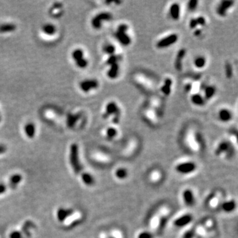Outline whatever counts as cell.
I'll return each mask as SVG.
<instances>
[{
    "label": "cell",
    "instance_id": "obj_14",
    "mask_svg": "<svg viewBox=\"0 0 238 238\" xmlns=\"http://www.w3.org/2000/svg\"><path fill=\"white\" fill-rule=\"evenodd\" d=\"M193 220V216L190 213H184L176 217L173 221V225L177 228H183L191 224Z\"/></svg>",
    "mask_w": 238,
    "mask_h": 238
},
{
    "label": "cell",
    "instance_id": "obj_32",
    "mask_svg": "<svg viewBox=\"0 0 238 238\" xmlns=\"http://www.w3.org/2000/svg\"><path fill=\"white\" fill-rule=\"evenodd\" d=\"M81 180L87 186H92L95 184L94 177L89 173H83L81 175Z\"/></svg>",
    "mask_w": 238,
    "mask_h": 238
},
{
    "label": "cell",
    "instance_id": "obj_50",
    "mask_svg": "<svg viewBox=\"0 0 238 238\" xmlns=\"http://www.w3.org/2000/svg\"><path fill=\"white\" fill-rule=\"evenodd\" d=\"M62 7V5L60 3H55L54 5L52 6L53 9H57V10H60V9Z\"/></svg>",
    "mask_w": 238,
    "mask_h": 238
},
{
    "label": "cell",
    "instance_id": "obj_34",
    "mask_svg": "<svg viewBox=\"0 0 238 238\" xmlns=\"http://www.w3.org/2000/svg\"><path fill=\"white\" fill-rule=\"evenodd\" d=\"M42 30L44 33L47 35H49V36H52V35L54 34L56 32V26L50 23H47L45 25H43Z\"/></svg>",
    "mask_w": 238,
    "mask_h": 238
},
{
    "label": "cell",
    "instance_id": "obj_25",
    "mask_svg": "<svg viewBox=\"0 0 238 238\" xmlns=\"http://www.w3.org/2000/svg\"><path fill=\"white\" fill-rule=\"evenodd\" d=\"M129 171L125 167H118L114 171V177L118 180H126L129 177Z\"/></svg>",
    "mask_w": 238,
    "mask_h": 238
},
{
    "label": "cell",
    "instance_id": "obj_42",
    "mask_svg": "<svg viewBox=\"0 0 238 238\" xmlns=\"http://www.w3.org/2000/svg\"><path fill=\"white\" fill-rule=\"evenodd\" d=\"M196 22L198 25V27L200 28H203L206 25L207 23V21L206 17H204L203 15H199L196 17H195Z\"/></svg>",
    "mask_w": 238,
    "mask_h": 238
},
{
    "label": "cell",
    "instance_id": "obj_36",
    "mask_svg": "<svg viewBox=\"0 0 238 238\" xmlns=\"http://www.w3.org/2000/svg\"><path fill=\"white\" fill-rule=\"evenodd\" d=\"M103 51L108 56L117 54V48L113 44H106L103 47Z\"/></svg>",
    "mask_w": 238,
    "mask_h": 238
},
{
    "label": "cell",
    "instance_id": "obj_16",
    "mask_svg": "<svg viewBox=\"0 0 238 238\" xmlns=\"http://www.w3.org/2000/svg\"><path fill=\"white\" fill-rule=\"evenodd\" d=\"M99 86V81L95 79H87L79 83V87L84 93H89L93 89H97Z\"/></svg>",
    "mask_w": 238,
    "mask_h": 238
},
{
    "label": "cell",
    "instance_id": "obj_30",
    "mask_svg": "<svg viewBox=\"0 0 238 238\" xmlns=\"http://www.w3.org/2000/svg\"><path fill=\"white\" fill-rule=\"evenodd\" d=\"M199 86V85H198L197 82L196 81H188L186 83H184V91L187 93H198L195 91V88L196 87Z\"/></svg>",
    "mask_w": 238,
    "mask_h": 238
},
{
    "label": "cell",
    "instance_id": "obj_39",
    "mask_svg": "<svg viewBox=\"0 0 238 238\" xmlns=\"http://www.w3.org/2000/svg\"><path fill=\"white\" fill-rule=\"evenodd\" d=\"M108 238H125V233L120 228H115L111 232V235Z\"/></svg>",
    "mask_w": 238,
    "mask_h": 238
},
{
    "label": "cell",
    "instance_id": "obj_21",
    "mask_svg": "<svg viewBox=\"0 0 238 238\" xmlns=\"http://www.w3.org/2000/svg\"><path fill=\"white\" fill-rule=\"evenodd\" d=\"M199 223L208 231L212 233L216 232L217 222L213 218L206 217L202 219Z\"/></svg>",
    "mask_w": 238,
    "mask_h": 238
},
{
    "label": "cell",
    "instance_id": "obj_9",
    "mask_svg": "<svg viewBox=\"0 0 238 238\" xmlns=\"http://www.w3.org/2000/svg\"><path fill=\"white\" fill-rule=\"evenodd\" d=\"M177 33H170L159 39L156 43V47L159 50H164L175 45L179 41Z\"/></svg>",
    "mask_w": 238,
    "mask_h": 238
},
{
    "label": "cell",
    "instance_id": "obj_49",
    "mask_svg": "<svg viewBox=\"0 0 238 238\" xmlns=\"http://www.w3.org/2000/svg\"><path fill=\"white\" fill-rule=\"evenodd\" d=\"M10 238H21V234L19 232H13L10 234Z\"/></svg>",
    "mask_w": 238,
    "mask_h": 238
},
{
    "label": "cell",
    "instance_id": "obj_41",
    "mask_svg": "<svg viewBox=\"0 0 238 238\" xmlns=\"http://www.w3.org/2000/svg\"><path fill=\"white\" fill-rule=\"evenodd\" d=\"M198 3H199V2L197 1V0H191V1H189L187 3L188 10L189 11H194L196 10L198 6Z\"/></svg>",
    "mask_w": 238,
    "mask_h": 238
},
{
    "label": "cell",
    "instance_id": "obj_48",
    "mask_svg": "<svg viewBox=\"0 0 238 238\" xmlns=\"http://www.w3.org/2000/svg\"><path fill=\"white\" fill-rule=\"evenodd\" d=\"M202 33H203V29L200 27L196 28V29L193 30V33H192L194 37H200L202 36Z\"/></svg>",
    "mask_w": 238,
    "mask_h": 238
},
{
    "label": "cell",
    "instance_id": "obj_35",
    "mask_svg": "<svg viewBox=\"0 0 238 238\" xmlns=\"http://www.w3.org/2000/svg\"><path fill=\"white\" fill-rule=\"evenodd\" d=\"M224 73L227 79H230L233 76V68L230 61H226L224 65Z\"/></svg>",
    "mask_w": 238,
    "mask_h": 238
},
{
    "label": "cell",
    "instance_id": "obj_20",
    "mask_svg": "<svg viewBox=\"0 0 238 238\" xmlns=\"http://www.w3.org/2000/svg\"><path fill=\"white\" fill-rule=\"evenodd\" d=\"M168 13L172 20L175 21H179L180 18V13H181L180 4L177 2L172 3L169 7Z\"/></svg>",
    "mask_w": 238,
    "mask_h": 238
},
{
    "label": "cell",
    "instance_id": "obj_40",
    "mask_svg": "<svg viewBox=\"0 0 238 238\" xmlns=\"http://www.w3.org/2000/svg\"><path fill=\"white\" fill-rule=\"evenodd\" d=\"M72 56L73 60L77 61L80 59L84 58V52H83V51L80 49V48H77V49H76L73 51Z\"/></svg>",
    "mask_w": 238,
    "mask_h": 238
},
{
    "label": "cell",
    "instance_id": "obj_38",
    "mask_svg": "<svg viewBox=\"0 0 238 238\" xmlns=\"http://www.w3.org/2000/svg\"><path fill=\"white\" fill-rule=\"evenodd\" d=\"M121 58V56L120 55H118V54L109 56L107 60H106L105 63L108 65H111L115 63H119V61H120Z\"/></svg>",
    "mask_w": 238,
    "mask_h": 238
},
{
    "label": "cell",
    "instance_id": "obj_51",
    "mask_svg": "<svg viewBox=\"0 0 238 238\" xmlns=\"http://www.w3.org/2000/svg\"><path fill=\"white\" fill-rule=\"evenodd\" d=\"M6 187L4 184H0V195H2V194H3L4 192L6 191Z\"/></svg>",
    "mask_w": 238,
    "mask_h": 238
},
{
    "label": "cell",
    "instance_id": "obj_6",
    "mask_svg": "<svg viewBox=\"0 0 238 238\" xmlns=\"http://www.w3.org/2000/svg\"><path fill=\"white\" fill-rule=\"evenodd\" d=\"M103 117L105 119L112 117V122L113 124L116 125H118L121 121V110L118 103L113 101L109 102L105 107Z\"/></svg>",
    "mask_w": 238,
    "mask_h": 238
},
{
    "label": "cell",
    "instance_id": "obj_47",
    "mask_svg": "<svg viewBox=\"0 0 238 238\" xmlns=\"http://www.w3.org/2000/svg\"><path fill=\"white\" fill-rule=\"evenodd\" d=\"M181 238H196L195 234H194V232L192 229L191 230H188L185 232L183 235L182 236Z\"/></svg>",
    "mask_w": 238,
    "mask_h": 238
},
{
    "label": "cell",
    "instance_id": "obj_28",
    "mask_svg": "<svg viewBox=\"0 0 238 238\" xmlns=\"http://www.w3.org/2000/svg\"><path fill=\"white\" fill-rule=\"evenodd\" d=\"M73 213V210L71 209L60 208L57 212V218L60 222H63L68 216Z\"/></svg>",
    "mask_w": 238,
    "mask_h": 238
},
{
    "label": "cell",
    "instance_id": "obj_18",
    "mask_svg": "<svg viewBox=\"0 0 238 238\" xmlns=\"http://www.w3.org/2000/svg\"><path fill=\"white\" fill-rule=\"evenodd\" d=\"M187 55V50L184 48H180L175 56L174 61V67L177 72H181L183 70V60Z\"/></svg>",
    "mask_w": 238,
    "mask_h": 238
},
{
    "label": "cell",
    "instance_id": "obj_23",
    "mask_svg": "<svg viewBox=\"0 0 238 238\" xmlns=\"http://www.w3.org/2000/svg\"><path fill=\"white\" fill-rule=\"evenodd\" d=\"M190 100L191 103L193 105H195V107H204L206 103V101L204 99L203 95L198 92L191 94Z\"/></svg>",
    "mask_w": 238,
    "mask_h": 238
},
{
    "label": "cell",
    "instance_id": "obj_17",
    "mask_svg": "<svg viewBox=\"0 0 238 238\" xmlns=\"http://www.w3.org/2000/svg\"><path fill=\"white\" fill-rule=\"evenodd\" d=\"M237 208V202L233 198H224L222 203L220 207L219 210H222L226 214H230L233 212Z\"/></svg>",
    "mask_w": 238,
    "mask_h": 238
},
{
    "label": "cell",
    "instance_id": "obj_33",
    "mask_svg": "<svg viewBox=\"0 0 238 238\" xmlns=\"http://www.w3.org/2000/svg\"><path fill=\"white\" fill-rule=\"evenodd\" d=\"M17 29V26L13 23H5L0 25V33L13 32Z\"/></svg>",
    "mask_w": 238,
    "mask_h": 238
},
{
    "label": "cell",
    "instance_id": "obj_37",
    "mask_svg": "<svg viewBox=\"0 0 238 238\" xmlns=\"http://www.w3.org/2000/svg\"><path fill=\"white\" fill-rule=\"evenodd\" d=\"M81 117L80 114H69L67 118V125L69 128H72L76 124V122Z\"/></svg>",
    "mask_w": 238,
    "mask_h": 238
},
{
    "label": "cell",
    "instance_id": "obj_10",
    "mask_svg": "<svg viewBox=\"0 0 238 238\" xmlns=\"http://www.w3.org/2000/svg\"><path fill=\"white\" fill-rule=\"evenodd\" d=\"M113 18V15L111 13L107 11L101 12L93 17L91 25L92 27L95 30H99L102 27L104 22H109Z\"/></svg>",
    "mask_w": 238,
    "mask_h": 238
},
{
    "label": "cell",
    "instance_id": "obj_15",
    "mask_svg": "<svg viewBox=\"0 0 238 238\" xmlns=\"http://www.w3.org/2000/svg\"><path fill=\"white\" fill-rule=\"evenodd\" d=\"M234 3L233 1H228V0H223L220 2L216 7L215 11L216 15L222 18L226 17L228 11L234 6Z\"/></svg>",
    "mask_w": 238,
    "mask_h": 238
},
{
    "label": "cell",
    "instance_id": "obj_53",
    "mask_svg": "<svg viewBox=\"0 0 238 238\" xmlns=\"http://www.w3.org/2000/svg\"><path fill=\"white\" fill-rule=\"evenodd\" d=\"M1 120H2V117H1V116H0V122H1Z\"/></svg>",
    "mask_w": 238,
    "mask_h": 238
},
{
    "label": "cell",
    "instance_id": "obj_31",
    "mask_svg": "<svg viewBox=\"0 0 238 238\" xmlns=\"http://www.w3.org/2000/svg\"><path fill=\"white\" fill-rule=\"evenodd\" d=\"M25 134L28 136L29 138H33L35 135V126L32 122L27 123L24 128Z\"/></svg>",
    "mask_w": 238,
    "mask_h": 238
},
{
    "label": "cell",
    "instance_id": "obj_46",
    "mask_svg": "<svg viewBox=\"0 0 238 238\" xmlns=\"http://www.w3.org/2000/svg\"><path fill=\"white\" fill-rule=\"evenodd\" d=\"M198 27V23L196 22V18L195 17H193V18H191L188 21V28L191 30H195L196 28Z\"/></svg>",
    "mask_w": 238,
    "mask_h": 238
},
{
    "label": "cell",
    "instance_id": "obj_44",
    "mask_svg": "<svg viewBox=\"0 0 238 238\" xmlns=\"http://www.w3.org/2000/svg\"><path fill=\"white\" fill-rule=\"evenodd\" d=\"M76 65L77 67L81 69H84L87 67L88 64H89V62H88V60L85 58H83L80 59L79 60L76 61Z\"/></svg>",
    "mask_w": 238,
    "mask_h": 238
},
{
    "label": "cell",
    "instance_id": "obj_12",
    "mask_svg": "<svg viewBox=\"0 0 238 238\" xmlns=\"http://www.w3.org/2000/svg\"><path fill=\"white\" fill-rule=\"evenodd\" d=\"M69 161L75 173L77 174L80 173L82 169V167L79 160L78 146L76 144H73L70 147Z\"/></svg>",
    "mask_w": 238,
    "mask_h": 238
},
{
    "label": "cell",
    "instance_id": "obj_45",
    "mask_svg": "<svg viewBox=\"0 0 238 238\" xmlns=\"http://www.w3.org/2000/svg\"><path fill=\"white\" fill-rule=\"evenodd\" d=\"M22 179V176L19 174H15L10 177V181L12 184H18Z\"/></svg>",
    "mask_w": 238,
    "mask_h": 238
},
{
    "label": "cell",
    "instance_id": "obj_11",
    "mask_svg": "<svg viewBox=\"0 0 238 238\" xmlns=\"http://www.w3.org/2000/svg\"><path fill=\"white\" fill-rule=\"evenodd\" d=\"M160 113L150 107H148L142 113L144 121L149 126H156L160 121Z\"/></svg>",
    "mask_w": 238,
    "mask_h": 238
},
{
    "label": "cell",
    "instance_id": "obj_43",
    "mask_svg": "<svg viewBox=\"0 0 238 238\" xmlns=\"http://www.w3.org/2000/svg\"><path fill=\"white\" fill-rule=\"evenodd\" d=\"M136 238H153V235L151 232L144 230L138 232Z\"/></svg>",
    "mask_w": 238,
    "mask_h": 238
},
{
    "label": "cell",
    "instance_id": "obj_26",
    "mask_svg": "<svg viewBox=\"0 0 238 238\" xmlns=\"http://www.w3.org/2000/svg\"><path fill=\"white\" fill-rule=\"evenodd\" d=\"M120 65L119 63H115L109 65V69L107 72V76L110 79L114 80V79H117L120 73Z\"/></svg>",
    "mask_w": 238,
    "mask_h": 238
},
{
    "label": "cell",
    "instance_id": "obj_5",
    "mask_svg": "<svg viewBox=\"0 0 238 238\" xmlns=\"http://www.w3.org/2000/svg\"><path fill=\"white\" fill-rule=\"evenodd\" d=\"M129 26L126 23H121L117 26L114 37L121 45L125 47L129 46L132 42V38L129 33Z\"/></svg>",
    "mask_w": 238,
    "mask_h": 238
},
{
    "label": "cell",
    "instance_id": "obj_1",
    "mask_svg": "<svg viewBox=\"0 0 238 238\" xmlns=\"http://www.w3.org/2000/svg\"><path fill=\"white\" fill-rule=\"evenodd\" d=\"M172 213L171 206L161 203L156 206L149 213L146 218L147 226L152 233L161 234L164 231Z\"/></svg>",
    "mask_w": 238,
    "mask_h": 238
},
{
    "label": "cell",
    "instance_id": "obj_13",
    "mask_svg": "<svg viewBox=\"0 0 238 238\" xmlns=\"http://www.w3.org/2000/svg\"><path fill=\"white\" fill-rule=\"evenodd\" d=\"M180 198L184 206L189 208L194 206L196 203V195L191 188H184L180 193Z\"/></svg>",
    "mask_w": 238,
    "mask_h": 238
},
{
    "label": "cell",
    "instance_id": "obj_52",
    "mask_svg": "<svg viewBox=\"0 0 238 238\" xmlns=\"http://www.w3.org/2000/svg\"><path fill=\"white\" fill-rule=\"evenodd\" d=\"M6 152V147L4 145H0V154H2Z\"/></svg>",
    "mask_w": 238,
    "mask_h": 238
},
{
    "label": "cell",
    "instance_id": "obj_24",
    "mask_svg": "<svg viewBox=\"0 0 238 238\" xmlns=\"http://www.w3.org/2000/svg\"><path fill=\"white\" fill-rule=\"evenodd\" d=\"M216 87L212 85H208L204 88L203 95H203L206 101H208L214 97L215 95H216Z\"/></svg>",
    "mask_w": 238,
    "mask_h": 238
},
{
    "label": "cell",
    "instance_id": "obj_27",
    "mask_svg": "<svg viewBox=\"0 0 238 238\" xmlns=\"http://www.w3.org/2000/svg\"><path fill=\"white\" fill-rule=\"evenodd\" d=\"M207 64V60L206 57L202 55L196 56L193 60V65L198 69H204Z\"/></svg>",
    "mask_w": 238,
    "mask_h": 238
},
{
    "label": "cell",
    "instance_id": "obj_7",
    "mask_svg": "<svg viewBox=\"0 0 238 238\" xmlns=\"http://www.w3.org/2000/svg\"><path fill=\"white\" fill-rule=\"evenodd\" d=\"M174 169L176 173L180 175H191L197 171L198 165L194 161L183 160L175 164Z\"/></svg>",
    "mask_w": 238,
    "mask_h": 238
},
{
    "label": "cell",
    "instance_id": "obj_3",
    "mask_svg": "<svg viewBox=\"0 0 238 238\" xmlns=\"http://www.w3.org/2000/svg\"><path fill=\"white\" fill-rule=\"evenodd\" d=\"M236 149L228 140H224L220 141L216 145L214 153L219 158L228 160L233 156Z\"/></svg>",
    "mask_w": 238,
    "mask_h": 238
},
{
    "label": "cell",
    "instance_id": "obj_22",
    "mask_svg": "<svg viewBox=\"0 0 238 238\" xmlns=\"http://www.w3.org/2000/svg\"><path fill=\"white\" fill-rule=\"evenodd\" d=\"M173 84V79H172L171 77H168L165 78L164 82H163L160 88V91L161 92V93L165 97H169L172 92Z\"/></svg>",
    "mask_w": 238,
    "mask_h": 238
},
{
    "label": "cell",
    "instance_id": "obj_29",
    "mask_svg": "<svg viewBox=\"0 0 238 238\" xmlns=\"http://www.w3.org/2000/svg\"><path fill=\"white\" fill-rule=\"evenodd\" d=\"M118 134V131L117 128L114 126H110L107 128L105 131V136L108 140H112L117 137Z\"/></svg>",
    "mask_w": 238,
    "mask_h": 238
},
{
    "label": "cell",
    "instance_id": "obj_4",
    "mask_svg": "<svg viewBox=\"0 0 238 238\" xmlns=\"http://www.w3.org/2000/svg\"><path fill=\"white\" fill-rule=\"evenodd\" d=\"M224 192L221 189H214L206 196L204 203L206 206L211 210H218L220 209L223 200H224Z\"/></svg>",
    "mask_w": 238,
    "mask_h": 238
},
{
    "label": "cell",
    "instance_id": "obj_19",
    "mask_svg": "<svg viewBox=\"0 0 238 238\" xmlns=\"http://www.w3.org/2000/svg\"><path fill=\"white\" fill-rule=\"evenodd\" d=\"M233 118V114L230 109L222 107L219 109L218 112V118L221 122L228 123L232 121Z\"/></svg>",
    "mask_w": 238,
    "mask_h": 238
},
{
    "label": "cell",
    "instance_id": "obj_8",
    "mask_svg": "<svg viewBox=\"0 0 238 238\" xmlns=\"http://www.w3.org/2000/svg\"><path fill=\"white\" fill-rule=\"evenodd\" d=\"M164 178L165 174L164 171L158 167H153L150 169L148 171L146 175V179L148 183L153 186L160 184L164 181Z\"/></svg>",
    "mask_w": 238,
    "mask_h": 238
},
{
    "label": "cell",
    "instance_id": "obj_2",
    "mask_svg": "<svg viewBox=\"0 0 238 238\" xmlns=\"http://www.w3.org/2000/svg\"><path fill=\"white\" fill-rule=\"evenodd\" d=\"M184 144L189 151L192 153H200L204 147V138L199 132L189 130L184 136Z\"/></svg>",
    "mask_w": 238,
    "mask_h": 238
}]
</instances>
